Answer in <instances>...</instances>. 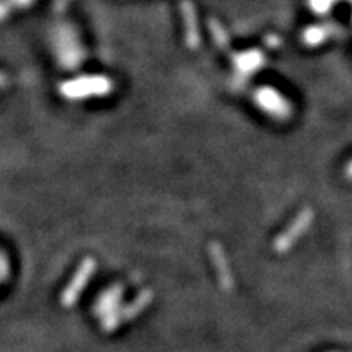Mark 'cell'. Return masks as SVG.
<instances>
[{"instance_id": "cell-4", "label": "cell", "mask_w": 352, "mask_h": 352, "mask_svg": "<svg viewBox=\"0 0 352 352\" xmlns=\"http://www.w3.org/2000/svg\"><path fill=\"white\" fill-rule=\"evenodd\" d=\"M212 254H214V259H215V266H217L219 279H220V284H222V289L223 290H232L233 280H232V276H230V270L227 267L226 258H223V254H222V252H220V248L217 245L212 246Z\"/></svg>"}, {"instance_id": "cell-5", "label": "cell", "mask_w": 352, "mask_h": 352, "mask_svg": "<svg viewBox=\"0 0 352 352\" xmlns=\"http://www.w3.org/2000/svg\"><path fill=\"white\" fill-rule=\"evenodd\" d=\"M8 277V261H7V256L3 254L2 258V280H7Z\"/></svg>"}, {"instance_id": "cell-2", "label": "cell", "mask_w": 352, "mask_h": 352, "mask_svg": "<svg viewBox=\"0 0 352 352\" xmlns=\"http://www.w3.org/2000/svg\"><path fill=\"white\" fill-rule=\"evenodd\" d=\"M122 292H124L122 285H113L107 292L101 294L95 305V314L98 316H104L114 310H118V303H120Z\"/></svg>"}, {"instance_id": "cell-3", "label": "cell", "mask_w": 352, "mask_h": 352, "mask_svg": "<svg viewBox=\"0 0 352 352\" xmlns=\"http://www.w3.org/2000/svg\"><path fill=\"white\" fill-rule=\"evenodd\" d=\"M152 297H153V292L151 289H147V290H144V292H140L138 298H135L132 303H129V305L118 308L116 315H118V318H120V323L121 321L132 320L134 316H138V314H140V311H142L144 308L152 302Z\"/></svg>"}, {"instance_id": "cell-1", "label": "cell", "mask_w": 352, "mask_h": 352, "mask_svg": "<svg viewBox=\"0 0 352 352\" xmlns=\"http://www.w3.org/2000/svg\"><path fill=\"white\" fill-rule=\"evenodd\" d=\"M94 270H95V261L94 259L87 258L80 266V270L77 271V274L74 276V279L70 280V284L64 289V292L60 294V303H63L64 307H72L74 303L77 302V297L80 296V292L83 290V287H85L88 279H90Z\"/></svg>"}]
</instances>
